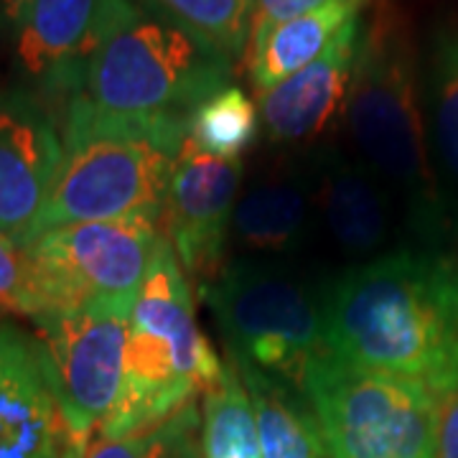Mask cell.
Returning a JSON list of instances; mask_svg holds the SVG:
<instances>
[{"label": "cell", "instance_id": "cell-1", "mask_svg": "<svg viewBox=\"0 0 458 458\" xmlns=\"http://www.w3.org/2000/svg\"><path fill=\"white\" fill-rule=\"evenodd\" d=\"M327 349L445 397L458 387V258L403 247L349 265L321 288Z\"/></svg>", "mask_w": 458, "mask_h": 458}, {"label": "cell", "instance_id": "cell-2", "mask_svg": "<svg viewBox=\"0 0 458 458\" xmlns=\"http://www.w3.org/2000/svg\"><path fill=\"white\" fill-rule=\"evenodd\" d=\"M344 125L354 156L400 204L405 227L423 247L443 242L451 207L430 143L423 62L394 0H372L361 21Z\"/></svg>", "mask_w": 458, "mask_h": 458}, {"label": "cell", "instance_id": "cell-3", "mask_svg": "<svg viewBox=\"0 0 458 458\" xmlns=\"http://www.w3.org/2000/svg\"><path fill=\"white\" fill-rule=\"evenodd\" d=\"M62 140L64 164L33 240L66 225L164 216L186 143V114L107 113L74 98L64 105Z\"/></svg>", "mask_w": 458, "mask_h": 458}, {"label": "cell", "instance_id": "cell-4", "mask_svg": "<svg viewBox=\"0 0 458 458\" xmlns=\"http://www.w3.org/2000/svg\"><path fill=\"white\" fill-rule=\"evenodd\" d=\"M222 372L225 361L197 324L191 280L161 234L131 313L123 393L98 433L117 438L161 423L214 387Z\"/></svg>", "mask_w": 458, "mask_h": 458}, {"label": "cell", "instance_id": "cell-5", "mask_svg": "<svg viewBox=\"0 0 458 458\" xmlns=\"http://www.w3.org/2000/svg\"><path fill=\"white\" fill-rule=\"evenodd\" d=\"M229 84L234 62L225 51L143 0L102 44L77 98L107 113L189 114Z\"/></svg>", "mask_w": 458, "mask_h": 458}, {"label": "cell", "instance_id": "cell-6", "mask_svg": "<svg viewBox=\"0 0 458 458\" xmlns=\"http://www.w3.org/2000/svg\"><path fill=\"white\" fill-rule=\"evenodd\" d=\"M227 344V357L303 393L316 357L327 352L321 291L265 258H237L199 285Z\"/></svg>", "mask_w": 458, "mask_h": 458}, {"label": "cell", "instance_id": "cell-7", "mask_svg": "<svg viewBox=\"0 0 458 458\" xmlns=\"http://www.w3.org/2000/svg\"><path fill=\"white\" fill-rule=\"evenodd\" d=\"M303 394L328 458H438L441 397L426 385L316 357Z\"/></svg>", "mask_w": 458, "mask_h": 458}, {"label": "cell", "instance_id": "cell-8", "mask_svg": "<svg viewBox=\"0 0 458 458\" xmlns=\"http://www.w3.org/2000/svg\"><path fill=\"white\" fill-rule=\"evenodd\" d=\"M132 306L99 298L33 321L69 441H89L120 400Z\"/></svg>", "mask_w": 458, "mask_h": 458}, {"label": "cell", "instance_id": "cell-9", "mask_svg": "<svg viewBox=\"0 0 458 458\" xmlns=\"http://www.w3.org/2000/svg\"><path fill=\"white\" fill-rule=\"evenodd\" d=\"M158 237V219L146 214L66 225L36 237L29 252L49 313L99 298L135 301Z\"/></svg>", "mask_w": 458, "mask_h": 458}, {"label": "cell", "instance_id": "cell-10", "mask_svg": "<svg viewBox=\"0 0 458 458\" xmlns=\"http://www.w3.org/2000/svg\"><path fill=\"white\" fill-rule=\"evenodd\" d=\"M132 8L135 0H21L11 26L36 92L64 105L77 98L92 59Z\"/></svg>", "mask_w": 458, "mask_h": 458}, {"label": "cell", "instance_id": "cell-11", "mask_svg": "<svg viewBox=\"0 0 458 458\" xmlns=\"http://www.w3.org/2000/svg\"><path fill=\"white\" fill-rule=\"evenodd\" d=\"M242 176V161L214 158L189 140L181 148L161 222L165 240L197 288L216 278L225 267Z\"/></svg>", "mask_w": 458, "mask_h": 458}, {"label": "cell", "instance_id": "cell-12", "mask_svg": "<svg viewBox=\"0 0 458 458\" xmlns=\"http://www.w3.org/2000/svg\"><path fill=\"white\" fill-rule=\"evenodd\" d=\"M64 164V140L41 99L0 92V234L29 247Z\"/></svg>", "mask_w": 458, "mask_h": 458}, {"label": "cell", "instance_id": "cell-13", "mask_svg": "<svg viewBox=\"0 0 458 458\" xmlns=\"http://www.w3.org/2000/svg\"><path fill=\"white\" fill-rule=\"evenodd\" d=\"M316 222L344 258L367 262L393 252L405 227L400 204L354 153L318 148L309 164Z\"/></svg>", "mask_w": 458, "mask_h": 458}, {"label": "cell", "instance_id": "cell-14", "mask_svg": "<svg viewBox=\"0 0 458 458\" xmlns=\"http://www.w3.org/2000/svg\"><path fill=\"white\" fill-rule=\"evenodd\" d=\"M69 433L38 336L0 321V458H66Z\"/></svg>", "mask_w": 458, "mask_h": 458}, {"label": "cell", "instance_id": "cell-15", "mask_svg": "<svg viewBox=\"0 0 458 458\" xmlns=\"http://www.w3.org/2000/svg\"><path fill=\"white\" fill-rule=\"evenodd\" d=\"M361 18L346 23L328 49L293 77L258 92L260 128L270 143L313 146L344 120L349 84L360 47Z\"/></svg>", "mask_w": 458, "mask_h": 458}, {"label": "cell", "instance_id": "cell-16", "mask_svg": "<svg viewBox=\"0 0 458 458\" xmlns=\"http://www.w3.org/2000/svg\"><path fill=\"white\" fill-rule=\"evenodd\" d=\"M316 227L309 165H267L245 186L232 216V240L245 258H285L309 245Z\"/></svg>", "mask_w": 458, "mask_h": 458}, {"label": "cell", "instance_id": "cell-17", "mask_svg": "<svg viewBox=\"0 0 458 458\" xmlns=\"http://www.w3.org/2000/svg\"><path fill=\"white\" fill-rule=\"evenodd\" d=\"M364 5L334 0L311 13L288 18L250 33L245 62L255 95L276 87L316 62L346 23L361 18Z\"/></svg>", "mask_w": 458, "mask_h": 458}, {"label": "cell", "instance_id": "cell-18", "mask_svg": "<svg viewBox=\"0 0 458 458\" xmlns=\"http://www.w3.org/2000/svg\"><path fill=\"white\" fill-rule=\"evenodd\" d=\"M234 367L252 400L262 458H328L306 394L247 364Z\"/></svg>", "mask_w": 458, "mask_h": 458}, {"label": "cell", "instance_id": "cell-19", "mask_svg": "<svg viewBox=\"0 0 458 458\" xmlns=\"http://www.w3.org/2000/svg\"><path fill=\"white\" fill-rule=\"evenodd\" d=\"M423 95L438 171L458 189V26L441 23L423 54Z\"/></svg>", "mask_w": 458, "mask_h": 458}, {"label": "cell", "instance_id": "cell-20", "mask_svg": "<svg viewBox=\"0 0 458 458\" xmlns=\"http://www.w3.org/2000/svg\"><path fill=\"white\" fill-rule=\"evenodd\" d=\"M201 458H262L252 400L232 360L201 394Z\"/></svg>", "mask_w": 458, "mask_h": 458}, {"label": "cell", "instance_id": "cell-21", "mask_svg": "<svg viewBox=\"0 0 458 458\" xmlns=\"http://www.w3.org/2000/svg\"><path fill=\"white\" fill-rule=\"evenodd\" d=\"M258 135V105L237 84H229L186 114V140L214 158L240 161Z\"/></svg>", "mask_w": 458, "mask_h": 458}, {"label": "cell", "instance_id": "cell-22", "mask_svg": "<svg viewBox=\"0 0 458 458\" xmlns=\"http://www.w3.org/2000/svg\"><path fill=\"white\" fill-rule=\"evenodd\" d=\"M82 458H201V412L197 403H189L161 423L128 436L95 433Z\"/></svg>", "mask_w": 458, "mask_h": 458}, {"label": "cell", "instance_id": "cell-23", "mask_svg": "<svg viewBox=\"0 0 458 458\" xmlns=\"http://www.w3.org/2000/svg\"><path fill=\"white\" fill-rule=\"evenodd\" d=\"M171 16L207 36L232 62L245 56L252 23L250 0H156Z\"/></svg>", "mask_w": 458, "mask_h": 458}, {"label": "cell", "instance_id": "cell-24", "mask_svg": "<svg viewBox=\"0 0 458 458\" xmlns=\"http://www.w3.org/2000/svg\"><path fill=\"white\" fill-rule=\"evenodd\" d=\"M0 313H16L31 321L49 313V301L29 247L5 234H0Z\"/></svg>", "mask_w": 458, "mask_h": 458}, {"label": "cell", "instance_id": "cell-25", "mask_svg": "<svg viewBox=\"0 0 458 458\" xmlns=\"http://www.w3.org/2000/svg\"><path fill=\"white\" fill-rule=\"evenodd\" d=\"M252 3V23H250V33L267 29L273 23L280 21H288V18L303 16V13H311L316 8H324L334 0H250ZM352 3H360L364 8L372 5V0H352Z\"/></svg>", "mask_w": 458, "mask_h": 458}, {"label": "cell", "instance_id": "cell-26", "mask_svg": "<svg viewBox=\"0 0 458 458\" xmlns=\"http://www.w3.org/2000/svg\"><path fill=\"white\" fill-rule=\"evenodd\" d=\"M438 458H458V387L441 397L438 418Z\"/></svg>", "mask_w": 458, "mask_h": 458}, {"label": "cell", "instance_id": "cell-27", "mask_svg": "<svg viewBox=\"0 0 458 458\" xmlns=\"http://www.w3.org/2000/svg\"><path fill=\"white\" fill-rule=\"evenodd\" d=\"M18 5H21V0H0V8H3V13H5L8 21H11V16L16 13Z\"/></svg>", "mask_w": 458, "mask_h": 458}, {"label": "cell", "instance_id": "cell-28", "mask_svg": "<svg viewBox=\"0 0 458 458\" xmlns=\"http://www.w3.org/2000/svg\"><path fill=\"white\" fill-rule=\"evenodd\" d=\"M84 445H87V443L69 441V448H66V458H82Z\"/></svg>", "mask_w": 458, "mask_h": 458}]
</instances>
